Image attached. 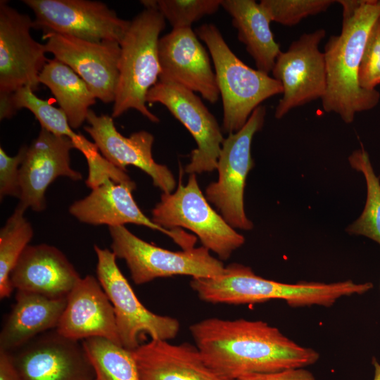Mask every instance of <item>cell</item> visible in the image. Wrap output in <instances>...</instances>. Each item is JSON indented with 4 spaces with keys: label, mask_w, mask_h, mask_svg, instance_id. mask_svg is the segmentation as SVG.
<instances>
[{
    "label": "cell",
    "mask_w": 380,
    "mask_h": 380,
    "mask_svg": "<svg viewBox=\"0 0 380 380\" xmlns=\"http://www.w3.org/2000/svg\"><path fill=\"white\" fill-rule=\"evenodd\" d=\"M145 8H155L172 29L191 27L203 17L212 15L221 6L222 0H144Z\"/></svg>",
    "instance_id": "30"
},
{
    "label": "cell",
    "mask_w": 380,
    "mask_h": 380,
    "mask_svg": "<svg viewBox=\"0 0 380 380\" xmlns=\"http://www.w3.org/2000/svg\"><path fill=\"white\" fill-rule=\"evenodd\" d=\"M361 88L374 90L380 84V16L369 33L358 72Z\"/></svg>",
    "instance_id": "32"
},
{
    "label": "cell",
    "mask_w": 380,
    "mask_h": 380,
    "mask_svg": "<svg viewBox=\"0 0 380 380\" xmlns=\"http://www.w3.org/2000/svg\"><path fill=\"white\" fill-rule=\"evenodd\" d=\"M28 146H22L14 156H8L0 147V197L13 196L19 199L21 194L20 168Z\"/></svg>",
    "instance_id": "33"
},
{
    "label": "cell",
    "mask_w": 380,
    "mask_h": 380,
    "mask_svg": "<svg viewBox=\"0 0 380 380\" xmlns=\"http://www.w3.org/2000/svg\"><path fill=\"white\" fill-rule=\"evenodd\" d=\"M165 27L163 15L152 8H145L132 20L120 43L119 79L111 117H120L134 109L151 122L159 118L146 106L150 89L158 82L161 72L158 43Z\"/></svg>",
    "instance_id": "5"
},
{
    "label": "cell",
    "mask_w": 380,
    "mask_h": 380,
    "mask_svg": "<svg viewBox=\"0 0 380 380\" xmlns=\"http://www.w3.org/2000/svg\"><path fill=\"white\" fill-rule=\"evenodd\" d=\"M146 102L165 106L191 133L197 148L191 153L184 171L189 174L217 170L222 144V127L202 100L192 91L177 84L158 81L148 91Z\"/></svg>",
    "instance_id": "12"
},
{
    "label": "cell",
    "mask_w": 380,
    "mask_h": 380,
    "mask_svg": "<svg viewBox=\"0 0 380 380\" xmlns=\"http://www.w3.org/2000/svg\"><path fill=\"white\" fill-rule=\"evenodd\" d=\"M351 167L365 177L367 199L358 219L347 228L352 234L367 236L380 244V182L374 173L369 155L362 146L348 157Z\"/></svg>",
    "instance_id": "28"
},
{
    "label": "cell",
    "mask_w": 380,
    "mask_h": 380,
    "mask_svg": "<svg viewBox=\"0 0 380 380\" xmlns=\"http://www.w3.org/2000/svg\"><path fill=\"white\" fill-rule=\"evenodd\" d=\"M207 365L227 380L315 363L319 354L261 320L205 319L189 327Z\"/></svg>",
    "instance_id": "1"
},
{
    "label": "cell",
    "mask_w": 380,
    "mask_h": 380,
    "mask_svg": "<svg viewBox=\"0 0 380 380\" xmlns=\"http://www.w3.org/2000/svg\"><path fill=\"white\" fill-rule=\"evenodd\" d=\"M87 351L95 371L94 380H141L132 352L121 345L99 338Z\"/></svg>",
    "instance_id": "29"
},
{
    "label": "cell",
    "mask_w": 380,
    "mask_h": 380,
    "mask_svg": "<svg viewBox=\"0 0 380 380\" xmlns=\"http://www.w3.org/2000/svg\"><path fill=\"white\" fill-rule=\"evenodd\" d=\"M221 6L231 15L237 37L257 70L269 74L281 51L274 39L267 12L254 0H222Z\"/></svg>",
    "instance_id": "24"
},
{
    "label": "cell",
    "mask_w": 380,
    "mask_h": 380,
    "mask_svg": "<svg viewBox=\"0 0 380 380\" xmlns=\"http://www.w3.org/2000/svg\"><path fill=\"white\" fill-rule=\"evenodd\" d=\"M134 189L125 184L106 180L92 189L86 197L72 203L69 213L80 222L91 225L145 226L171 237L183 250L194 247L196 242L194 236L182 231L165 229L146 216L133 198L132 192Z\"/></svg>",
    "instance_id": "19"
},
{
    "label": "cell",
    "mask_w": 380,
    "mask_h": 380,
    "mask_svg": "<svg viewBox=\"0 0 380 380\" xmlns=\"http://www.w3.org/2000/svg\"><path fill=\"white\" fill-rule=\"evenodd\" d=\"M39 82L50 89L72 129L79 128L96 99L87 83L55 58L48 60L39 74Z\"/></svg>",
    "instance_id": "25"
},
{
    "label": "cell",
    "mask_w": 380,
    "mask_h": 380,
    "mask_svg": "<svg viewBox=\"0 0 380 380\" xmlns=\"http://www.w3.org/2000/svg\"><path fill=\"white\" fill-rule=\"evenodd\" d=\"M80 278L61 251L42 243L25 248L11 274L10 281L16 291L63 298H67Z\"/></svg>",
    "instance_id": "21"
},
{
    "label": "cell",
    "mask_w": 380,
    "mask_h": 380,
    "mask_svg": "<svg viewBox=\"0 0 380 380\" xmlns=\"http://www.w3.org/2000/svg\"><path fill=\"white\" fill-rule=\"evenodd\" d=\"M141 380H227L210 368L196 346L151 339L132 350Z\"/></svg>",
    "instance_id": "22"
},
{
    "label": "cell",
    "mask_w": 380,
    "mask_h": 380,
    "mask_svg": "<svg viewBox=\"0 0 380 380\" xmlns=\"http://www.w3.org/2000/svg\"><path fill=\"white\" fill-rule=\"evenodd\" d=\"M46 52L69 66L89 86L96 99L114 102L119 79L120 43L90 42L56 33H46Z\"/></svg>",
    "instance_id": "15"
},
{
    "label": "cell",
    "mask_w": 380,
    "mask_h": 380,
    "mask_svg": "<svg viewBox=\"0 0 380 380\" xmlns=\"http://www.w3.org/2000/svg\"><path fill=\"white\" fill-rule=\"evenodd\" d=\"M0 380H20L8 352L0 350Z\"/></svg>",
    "instance_id": "35"
},
{
    "label": "cell",
    "mask_w": 380,
    "mask_h": 380,
    "mask_svg": "<svg viewBox=\"0 0 380 380\" xmlns=\"http://www.w3.org/2000/svg\"><path fill=\"white\" fill-rule=\"evenodd\" d=\"M109 232L112 252L125 260L136 284L175 275L213 278L220 275L225 267L203 246L171 251L141 239L125 226L110 227Z\"/></svg>",
    "instance_id": "7"
},
{
    "label": "cell",
    "mask_w": 380,
    "mask_h": 380,
    "mask_svg": "<svg viewBox=\"0 0 380 380\" xmlns=\"http://www.w3.org/2000/svg\"><path fill=\"white\" fill-rule=\"evenodd\" d=\"M23 108L33 113L42 128L56 135L70 138L73 144L80 140L82 134L73 131L64 112L53 107L48 101L37 97L29 87H20L8 96L0 97L1 120L11 118Z\"/></svg>",
    "instance_id": "26"
},
{
    "label": "cell",
    "mask_w": 380,
    "mask_h": 380,
    "mask_svg": "<svg viewBox=\"0 0 380 380\" xmlns=\"http://www.w3.org/2000/svg\"><path fill=\"white\" fill-rule=\"evenodd\" d=\"M67 298H50L17 291L15 303L0 332V350L11 352L37 336L56 329Z\"/></svg>",
    "instance_id": "23"
},
{
    "label": "cell",
    "mask_w": 380,
    "mask_h": 380,
    "mask_svg": "<svg viewBox=\"0 0 380 380\" xmlns=\"http://www.w3.org/2000/svg\"><path fill=\"white\" fill-rule=\"evenodd\" d=\"M72 148L75 146L70 138L41 128L28 146L20 168L21 194L17 208L42 212L46 205V191L55 179L59 177L74 181L82 179V175L70 165V152Z\"/></svg>",
    "instance_id": "16"
},
{
    "label": "cell",
    "mask_w": 380,
    "mask_h": 380,
    "mask_svg": "<svg viewBox=\"0 0 380 380\" xmlns=\"http://www.w3.org/2000/svg\"><path fill=\"white\" fill-rule=\"evenodd\" d=\"M20 380H94L95 371L80 341L56 329L8 352Z\"/></svg>",
    "instance_id": "14"
},
{
    "label": "cell",
    "mask_w": 380,
    "mask_h": 380,
    "mask_svg": "<svg viewBox=\"0 0 380 380\" xmlns=\"http://www.w3.org/2000/svg\"><path fill=\"white\" fill-rule=\"evenodd\" d=\"M24 214V210L16 207L0 231L1 299L11 296L13 290L11 274L34 234L32 224Z\"/></svg>",
    "instance_id": "27"
},
{
    "label": "cell",
    "mask_w": 380,
    "mask_h": 380,
    "mask_svg": "<svg viewBox=\"0 0 380 380\" xmlns=\"http://www.w3.org/2000/svg\"><path fill=\"white\" fill-rule=\"evenodd\" d=\"M326 34L322 28L304 33L277 56L272 73L281 84L284 91L275 108L277 119L295 108L323 98L327 71L324 54L319 45Z\"/></svg>",
    "instance_id": "11"
},
{
    "label": "cell",
    "mask_w": 380,
    "mask_h": 380,
    "mask_svg": "<svg viewBox=\"0 0 380 380\" xmlns=\"http://www.w3.org/2000/svg\"><path fill=\"white\" fill-rule=\"evenodd\" d=\"M236 380H316V379L310 371L301 367L275 372L251 374Z\"/></svg>",
    "instance_id": "34"
},
{
    "label": "cell",
    "mask_w": 380,
    "mask_h": 380,
    "mask_svg": "<svg viewBox=\"0 0 380 380\" xmlns=\"http://www.w3.org/2000/svg\"><path fill=\"white\" fill-rule=\"evenodd\" d=\"M333 0H262L260 4L271 22L284 26H294L303 19L326 11Z\"/></svg>",
    "instance_id": "31"
},
{
    "label": "cell",
    "mask_w": 380,
    "mask_h": 380,
    "mask_svg": "<svg viewBox=\"0 0 380 380\" xmlns=\"http://www.w3.org/2000/svg\"><path fill=\"white\" fill-rule=\"evenodd\" d=\"M195 32L206 44L213 62L222 101V130L229 134L236 132L263 101L283 94V87L269 74L253 69L242 62L214 24H203Z\"/></svg>",
    "instance_id": "4"
},
{
    "label": "cell",
    "mask_w": 380,
    "mask_h": 380,
    "mask_svg": "<svg viewBox=\"0 0 380 380\" xmlns=\"http://www.w3.org/2000/svg\"><path fill=\"white\" fill-rule=\"evenodd\" d=\"M265 115V106H259L240 130L224 139L217 162V181L205 189L208 201L234 229L251 230L253 227L245 213L243 194L247 175L254 166L253 138L263 127Z\"/></svg>",
    "instance_id": "8"
},
{
    "label": "cell",
    "mask_w": 380,
    "mask_h": 380,
    "mask_svg": "<svg viewBox=\"0 0 380 380\" xmlns=\"http://www.w3.org/2000/svg\"><path fill=\"white\" fill-rule=\"evenodd\" d=\"M84 127L97 146L100 153L118 168L126 171L127 165L137 167L153 180L154 186L163 193H172L176 180L165 165L157 163L152 156L154 137L148 132L141 130L126 137L116 129L113 118L108 115H98L90 109Z\"/></svg>",
    "instance_id": "18"
},
{
    "label": "cell",
    "mask_w": 380,
    "mask_h": 380,
    "mask_svg": "<svg viewBox=\"0 0 380 380\" xmlns=\"http://www.w3.org/2000/svg\"><path fill=\"white\" fill-rule=\"evenodd\" d=\"M380 16V0H365L350 18L342 20L341 33L331 35L324 49L327 89L322 99L327 113H335L350 124L357 113L376 107V90L360 87L358 72L370 30Z\"/></svg>",
    "instance_id": "3"
},
{
    "label": "cell",
    "mask_w": 380,
    "mask_h": 380,
    "mask_svg": "<svg viewBox=\"0 0 380 380\" xmlns=\"http://www.w3.org/2000/svg\"><path fill=\"white\" fill-rule=\"evenodd\" d=\"M56 330L73 340L102 337L121 345L112 303L90 274L80 278L68 295Z\"/></svg>",
    "instance_id": "20"
},
{
    "label": "cell",
    "mask_w": 380,
    "mask_h": 380,
    "mask_svg": "<svg viewBox=\"0 0 380 380\" xmlns=\"http://www.w3.org/2000/svg\"><path fill=\"white\" fill-rule=\"evenodd\" d=\"M33 20L7 1H0V97L23 87L39 89V74L47 63L44 44L34 40Z\"/></svg>",
    "instance_id": "13"
},
{
    "label": "cell",
    "mask_w": 380,
    "mask_h": 380,
    "mask_svg": "<svg viewBox=\"0 0 380 380\" xmlns=\"http://www.w3.org/2000/svg\"><path fill=\"white\" fill-rule=\"evenodd\" d=\"M190 285L200 299L210 303L254 304L279 299L291 307H330L342 297L362 294L373 286L351 280L282 283L258 276L251 267L238 263L225 267L215 277L192 278Z\"/></svg>",
    "instance_id": "2"
},
{
    "label": "cell",
    "mask_w": 380,
    "mask_h": 380,
    "mask_svg": "<svg viewBox=\"0 0 380 380\" xmlns=\"http://www.w3.org/2000/svg\"><path fill=\"white\" fill-rule=\"evenodd\" d=\"M33 11V27L46 33L90 42L120 43L130 20L120 18L106 4L89 0H24Z\"/></svg>",
    "instance_id": "10"
},
{
    "label": "cell",
    "mask_w": 380,
    "mask_h": 380,
    "mask_svg": "<svg viewBox=\"0 0 380 380\" xmlns=\"http://www.w3.org/2000/svg\"><path fill=\"white\" fill-rule=\"evenodd\" d=\"M151 215V220L165 229L183 227L193 232L202 246L221 260H227L245 241L244 237L210 205L199 188L196 174L189 175L185 185L179 179L174 192L163 193Z\"/></svg>",
    "instance_id": "6"
},
{
    "label": "cell",
    "mask_w": 380,
    "mask_h": 380,
    "mask_svg": "<svg viewBox=\"0 0 380 380\" xmlns=\"http://www.w3.org/2000/svg\"><path fill=\"white\" fill-rule=\"evenodd\" d=\"M365 0H337L336 2L342 6L343 18L346 20L350 18L356 11L362 6Z\"/></svg>",
    "instance_id": "36"
},
{
    "label": "cell",
    "mask_w": 380,
    "mask_h": 380,
    "mask_svg": "<svg viewBox=\"0 0 380 380\" xmlns=\"http://www.w3.org/2000/svg\"><path fill=\"white\" fill-rule=\"evenodd\" d=\"M159 80L182 86L211 103L220 98L208 52L191 27L172 29L159 39Z\"/></svg>",
    "instance_id": "17"
},
{
    "label": "cell",
    "mask_w": 380,
    "mask_h": 380,
    "mask_svg": "<svg viewBox=\"0 0 380 380\" xmlns=\"http://www.w3.org/2000/svg\"><path fill=\"white\" fill-rule=\"evenodd\" d=\"M372 364L374 367V380H380V364L375 358L372 359Z\"/></svg>",
    "instance_id": "37"
},
{
    "label": "cell",
    "mask_w": 380,
    "mask_h": 380,
    "mask_svg": "<svg viewBox=\"0 0 380 380\" xmlns=\"http://www.w3.org/2000/svg\"><path fill=\"white\" fill-rule=\"evenodd\" d=\"M97 257V279L113 307L121 345L133 350L141 337L168 341L179 333V322L173 317L160 315L147 309L137 297L125 277L112 251L94 245Z\"/></svg>",
    "instance_id": "9"
}]
</instances>
